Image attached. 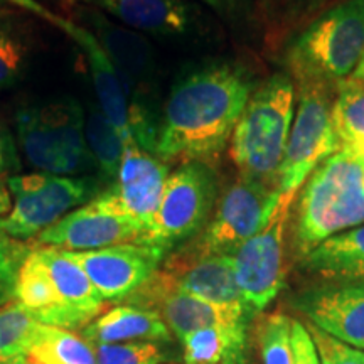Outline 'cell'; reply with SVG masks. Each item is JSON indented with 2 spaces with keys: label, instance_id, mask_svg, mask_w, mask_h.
Wrapping results in <instances>:
<instances>
[{
  "label": "cell",
  "instance_id": "6da1fadb",
  "mask_svg": "<svg viewBox=\"0 0 364 364\" xmlns=\"http://www.w3.org/2000/svg\"><path fill=\"white\" fill-rule=\"evenodd\" d=\"M252 97V81L233 65H209L184 76L157 127L154 156L164 162H208L225 150Z\"/></svg>",
  "mask_w": 364,
  "mask_h": 364
},
{
  "label": "cell",
  "instance_id": "7a4b0ae2",
  "mask_svg": "<svg viewBox=\"0 0 364 364\" xmlns=\"http://www.w3.org/2000/svg\"><path fill=\"white\" fill-rule=\"evenodd\" d=\"M364 225V166L341 149L322 161L299 194L292 225V250L302 260L318 243Z\"/></svg>",
  "mask_w": 364,
  "mask_h": 364
},
{
  "label": "cell",
  "instance_id": "3957f363",
  "mask_svg": "<svg viewBox=\"0 0 364 364\" xmlns=\"http://www.w3.org/2000/svg\"><path fill=\"white\" fill-rule=\"evenodd\" d=\"M294 108L295 85L287 75H273L252 93L231 135L230 154L241 177L277 189Z\"/></svg>",
  "mask_w": 364,
  "mask_h": 364
},
{
  "label": "cell",
  "instance_id": "277c9868",
  "mask_svg": "<svg viewBox=\"0 0 364 364\" xmlns=\"http://www.w3.org/2000/svg\"><path fill=\"white\" fill-rule=\"evenodd\" d=\"M364 48V0H346L295 39L287 65L299 85L338 86L353 75Z\"/></svg>",
  "mask_w": 364,
  "mask_h": 364
},
{
  "label": "cell",
  "instance_id": "5b68a950",
  "mask_svg": "<svg viewBox=\"0 0 364 364\" xmlns=\"http://www.w3.org/2000/svg\"><path fill=\"white\" fill-rule=\"evenodd\" d=\"M12 208L0 218V231L14 240L36 238L75 208L97 198L98 182L91 177L56 176L48 172L7 177Z\"/></svg>",
  "mask_w": 364,
  "mask_h": 364
},
{
  "label": "cell",
  "instance_id": "8992f818",
  "mask_svg": "<svg viewBox=\"0 0 364 364\" xmlns=\"http://www.w3.org/2000/svg\"><path fill=\"white\" fill-rule=\"evenodd\" d=\"M331 86L299 85V108L294 117L284 161L279 172L277 194L295 198L314 169L327 157L341 150L332 127Z\"/></svg>",
  "mask_w": 364,
  "mask_h": 364
},
{
  "label": "cell",
  "instance_id": "52a82bcc",
  "mask_svg": "<svg viewBox=\"0 0 364 364\" xmlns=\"http://www.w3.org/2000/svg\"><path fill=\"white\" fill-rule=\"evenodd\" d=\"M216 199V176L206 162L181 164L169 174L154 225L144 245H154L166 252L198 233L206 225Z\"/></svg>",
  "mask_w": 364,
  "mask_h": 364
},
{
  "label": "cell",
  "instance_id": "ba28073f",
  "mask_svg": "<svg viewBox=\"0 0 364 364\" xmlns=\"http://www.w3.org/2000/svg\"><path fill=\"white\" fill-rule=\"evenodd\" d=\"M295 198H280L267 225L231 255L235 279L248 311L262 312L285 280V231Z\"/></svg>",
  "mask_w": 364,
  "mask_h": 364
},
{
  "label": "cell",
  "instance_id": "9c48e42d",
  "mask_svg": "<svg viewBox=\"0 0 364 364\" xmlns=\"http://www.w3.org/2000/svg\"><path fill=\"white\" fill-rule=\"evenodd\" d=\"M279 204L275 188L238 177L216 204L215 215L196 241L188 257L233 255L245 241L257 235Z\"/></svg>",
  "mask_w": 364,
  "mask_h": 364
},
{
  "label": "cell",
  "instance_id": "30bf717a",
  "mask_svg": "<svg viewBox=\"0 0 364 364\" xmlns=\"http://www.w3.org/2000/svg\"><path fill=\"white\" fill-rule=\"evenodd\" d=\"M145 233L142 223L113 211L97 196L36 236L34 247L90 252L122 243H142Z\"/></svg>",
  "mask_w": 364,
  "mask_h": 364
},
{
  "label": "cell",
  "instance_id": "8fae6325",
  "mask_svg": "<svg viewBox=\"0 0 364 364\" xmlns=\"http://www.w3.org/2000/svg\"><path fill=\"white\" fill-rule=\"evenodd\" d=\"M66 253L86 272L105 302H117L144 289L157 273L167 252L154 245L122 243Z\"/></svg>",
  "mask_w": 364,
  "mask_h": 364
},
{
  "label": "cell",
  "instance_id": "7c38bea8",
  "mask_svg": "<svg viewBox=\"0 0 364 364\" xmlns=\"http://www.w3.org/2000/svg\"><path fill=\"white\" fill-rule=\"evenodd\" d=\"M169 174V164L132 140L125 144L117 179L110 188L98 194V199L113 211L142 223L149 233Z\"/></svg>",
  "mask_w": 364,
  "mask_h": 364
},
{
  "label": "cell",
  "instance_id": "4fadbf2b",
  "mask_svg": "<svg viewBox=\"0 0 364 364\" xmlns=\"http://www.w3.org/2000/svg\"><path fill=\"white\" fill-rule=\"evenodd\" d=\"M11 2H16L17 6L29 9L31 12L51 21L54 26L70 36L83 49L85 56L88 58L90 70L93 73V83L100 108H102L108 120L115 125V129L120 132L125 144L135 140L134 135H132V115H134V110H132L130 98L127 95V90L122 83L120 76H118L115 66L112 65L110 58H108L103 46L100 44L97 36L91 33L88 27L63 19L58 14L49 12L46 7L36 4L34 0H11Z\"/></svg>",
  "mask_w": 364,
  "mask_h": 364
},
{
  "label": "cell",
  "instance_id": "5bb4252c",
  "mask_svg": "<svg viewBox=\"0 0 364 364\" xmlns=\"http://www.w3.org/2000/svg\"><path fill=\"white\" fill-rule=\"evenodd\" d=\"M292 306L307 322L364 351V280L312 287L295 295Z\"/></svg>",
  "mask_w": 364,
  "mask_h": 364
},
{
  "label": "cell",
  "instance_id": "9a60e30c",
  "mask_svg": "<svg viewBox=\"0 0 364 364\" xmlns=\"http://www.w3.org/2000/svg\"><path fill=\"white\" fill-rule=\"evenodd\" d=\"M81 16H83L88 29L97 36L100 44L103 46L125 86L132 110L135 113L132 117V125L149 120L142 108H139L136 105L139 91H142L140 88H147L152 80L154 59L147 39L135 34L134 31L112 24L102 14L91 7L83 9Z\"/></svg>",
  "mask_w": 364,
  "mask_h": 364
},
{
  "label": "cell",
  "instance_id": "2e32d148",
  "mask_svg": "<svg viewBox=\"0 0 364 364\" xmlns=\"http://www.w3.org/2000/svg\"><path fill=\"white\" fill-rule=\"evenodd\" d=\"M145 285H150L147 295L156 306L154 311L161 314L172 336L179 341L191 332L208 329V327H223V329L248 327V318L252 317V314L243 309L216 306L191 294L181 292L164 282L159 273Z\"/></svg>",
  "mask_w": 364,
  "mask_h": 364
},
{
  "label": "cell",
  "instance_id": "e0dca14e",
  "mask_svg": "<svg viewBox=\"0 0 364 364\" xmlns=\"http://www.w3.org/2000/svg\"><path fill=\"white\" fill-rule=\"evenodd\" d=\"M159 277L181 292L191 294L206 302L248 311L236 284L233 260L230 255L188 257L182 253L167 263V270L159 273Z\"/></svg>",
  "mask_w": 364,
  "mask_h": 364
},
{
  "label": "cell",
  "instance_id": "ac0fdd59",
  "mask_svg": "<svg viewBox=\"0 0 364 364\" xmlns=\"http://www.w3.org/2000/svg\"><path fill=\"white\" fill-rule=\"evenodd\" d=\"M34 248L43 258L65 307L68 331L85 329L102 312L105 300L100 297L98 290L91 284L86 272L73 258L68 257L65 250L49 247Z\"/></svg>",
  "mask_w": 364,
  "mask_h": 364
},
{
  "label": "cell",
  "instance_id": "d6986e66",
  "mask_svg": "<svg viewBox=\"0 0 364 364\" xmlns=\"http://www.w3.org/2000/svg\"><path fill=\"white\" fill-rule=\"evenodd\" d=\"M127 27L149 34H184L191 26V11L184 0H83Z\"/></svg>",
  "mask_w": 364,
  "mask_h": 364
},
{
  "label": "cell",
  "instance_id": "ffe728a7",
  "mask_svg": "<svg viewBox=\"0 0 364 364\" xmlns=\"http://www.w3.org/2000/svg\"><path fill=\"white\" fill-rule=\"evenodd\" d=\"M91 346L118 343H171L172 332L154 309L120 306L105 312L83 329Z\"/></svg>",
  "mask_w": 364,
  "mask_h": 364
},
{
  "label": "cell",
  "instance_id": "44dd1931",
  "mask_svg": "<svg viewBox=\"0 0 364 364\" xmlns=\"http://www.w3.org/2000/svg\"><path fill=\"white\" fill-rule=\"evenodd\" d=\"M300 267L331 284L364 280V225L318 243L300 260Z\"/></svg>",
  "mask_w": 364,
  "mask_h": 364
},
{
  "label": "cell",
  "instance_id": "7402d4cb",
  "mask_svg": "<svg viewBox=\"0 0 364 364\" xmlns=\"http://www.w3.org/2000/svg\"><path fill=\"white\" fill-rule=\"evenodd\" d=\"M14 300L38 318L41 324L68 329V317L51 275L38 250L33 247L17 277Z\"/></svg>",
  "mask_w": 364,
  "mask_h": 364
},
{
  "label": "cell",
  "instance_id": "603a6c76",
  "mask_svg": "<svg viewBox=\"0 0 364 364\" xmlns=\"http://www.w3.org/2000/svg\"><path fill=\"white\" fill-rule=\"evenodd\" d=\"M41 112L56 136L63 161H65L66 176L86 169L88 164L93 161H91L88 144H86V117H83L81 105L75 100L66 98L41 107Z\"/></svg>",
  "mask_w": 364,
  "mask_h": 364
},
{
  "label": "cell",
  "instance_id": "cb8c5ba5",
  "mask_svg": "<svg viewBox=\"0 0 364 364\" xmlns=\"http://www.w3.org/2000/svg\"><path fill=\"white\" fill-rule=\"evenodd\" d=\"M17 136L27 162L34 169L48 174L66 176L65 161L58 147L53 129L41 112V107H24L16 115Z\"/></svg>",
  "mask_w": 364,
  "mask_h": 364
},
{
  "label": "cell",
  "instance_id": "d4e9b609",
  "mask_svg": "<svg viewBox=\"0 0 364 364\" xmlns=\"http://www.w3.org/2000/svg\"><path fill=\"white\" fill-rule=\"evenodd\" d=\"M332 127L341 149L359 154L364 149V83L349 76L336 86Z\"/></svg>",
  "mask_w": 364,
  "mask_h": 364
},
{
  "label": "cell",
  "instance_id": "484cf974",
  "mask_svg": "<svg viewBox=\"0 0 364 364\" xmlns=\"http://www.w3.org/2000/svg\"><path fill=\"white\" fill-rule=\"evenodd\" d=\"M27 359L38 364H97L95 348L73 331L43 326Z\"/></svg>",
  "mask_w": 364,
  "mask_h": 364
},
{
  "label": "cell",
  "instance_id": "4316f807",
  "mask_svg": "<svg viewBox=\"0 0 364 364\" xmlns=\"http://www.w3.org/2000/svg\"><path fill=\"white\" fill-rule=\"evenodd\" d=\"M85 134L91 161L98 167L100 174L105 179L115 181L125 152L124 136L108 120L102 108H93L88 113Z\"/></svg>",
  "mask_w": 364,
  "mask_h": 364
},
{
  "label": "cell",
  "instance_id": "83f0119b",
  "mask_svg": "<svg viewBox=\"0 0 364 364\" xmlns=\"http://www.w3.org/2000/svg\"><path fill=\"white\" fill-rule=\"evenodd\" d=\"M43 326L16 300L0 306V363L27 356Z\"/></svg>",
  "mask_w": 364,
  "mask_h": 364
},
{
  "label": "cell",
  "instance_id": "f1b7e54d",
  "mask_svg": "<svg viewBox=\"0 0 364 364\" xmlns=\"http://www.w3.org/2000/svg\"><path fill=\"white\" fill-rule=\"evenodd\" d=\"M292 317L270 312L257 321V346L262 364H294Z\"/></svg>",
  "mask_w": 364,
  "mask_h": 364
},
{
  "label": "cell",
  "instance_id": "f546056e",
  "mask_svg": "<svg viewBox=\"0 0 364 364\" xmlns=\"http://www.w3.org/2000/svg\"><path fill=\"white\" fill-rule=\"evenodd\" d=\"M95 356L97 364H162L169 359V353L159 343H118L97 344Z\"/></svg>",
  "mask_w": 364,
  "mask_h": 364
},
{
  "label": "cell",
  "instance_id": "4dcf8cb0",
  "mask_svg": "<svg viewBox=\"0 0 364 364\" xmlns=\"http://www.w3.org/2000/svg\"><path fill=\"white\" fill-rule=\"evenodd\" d=\"M26 56L27 48L22 36L11 22L0 19V91L19 80Z\"/></svg>",
  "mask_w": 364,
  "mask_h": 364
},
{
  "label": "cell",
  "instance_id": "1f68e13d",
  "mask_svg": "<svg viewBox=\"0 0 364 364\" xmlns=\"http://www.w3.org/2000/svg\"><path fill=\"white\" fill-rule=\"evenodd\" d=\"M33 247L0 231V306L14 300L17 277Z\"/></svg>",
  "mask_w": 364,
  "mask_h": 364
},
{
  "label": "cell",
  "instance_id": "d6a6232c",
  "mask_svg": "<svg viewBox=\"0 0 364 364\" xmlns=\"http://www.w3.org/2000/svg\"><path fill=\"white\" fill-rule=\"evenodd\" d=\"M309 334L316 344V349L321 358V364H364L363 349L343 343V341L332 338L327 332L321 331L311 322L306 324Z\"/></svg>",
  "mask_w": 364,
  "mask_h": 364
},
{
  "label": "cell",
  "instance_id": "836d02e7",
  "mask_svg": "<svg viewBox=\"0 0 364 364\" xmlns=\"http://www.w3.org/2000/svg\"><path fill=\"white\" fill-rule=\"evenodd\" d=\"M292 348L294 364H321L316 344H314L306 324L297 318L292 321Z\"/></svg>",
  "mask_w": 364,
  "mask_h": 364
},
{
  "label": "cell",
  "instance_id": "e575fe53",
  "mask_svg": "<svg viewBox=\"0 0 364 364\" xmlns=\"http://www.w3.org/2000/svg\"><path fill=\"white\" fill-rule=\"evenodd\" d=\"M21 169L19 156H17L16 144L11 134L0 125V176H7L11 172Z\"/></svg>",
  "mask_w": 364,
  "mask_h": 364
},
{
  "label": "cell",
  "instance_id": "d590c367",
  "mask_svg": "<svg viewBox=\"0 0 364 364\" xmlns=\"http://www.w3.org/2000/svg\"><path fill=\"white\" fill-rule=\"evenodd\" d=\"M203 2H206L209 7H213L218 12L230 14L231 11H235L240 0H203Z\"/></svg>",
  "mask_w": 364,
  "mask_h": 364
},
{
  "label": "cell",
  "instance_id": "8d00e7d4",
  "mask_svg": "<svg viewBox=\"0 0 364 364\" xmlns=\"http://www.w3.org/2000/svg\"><path fill=\"white\" fill-rule=\"evenodd\" d=\"M12 208V198L9 193L7 186L4 182H0V218L6 216Z\"/></svg>",
  "mask_w": 364,
  "mask_h": 364
},
{
  "label": "cell",
  "instance_id": "74e56055",
  "mask_svg": "<svg viewBox=\"0 0 364 364\" xmlns=\"http://www.w3.org/2000/svg\"><path fill=\"white\" fill-rule=\"evenodd\" d=\"M351 78L358 80V81H363V83H364V48H363L361 58H359L358 65H356V68H354V71H353Z\"/></svg>",
  "mask_w": 364,
  "mask_h": 364
},
{
  "label": "cell",
  "instance_id": "f35d334b",
  "mask_svg": "<svg viewBox=\"0 0 364 364\" xmlns=\"http://www.w3.org/2000/svg\"><path fill=\"white\" fill-rule=\"evenodd\" d=\"M0 364H27V356H21V358L11 359V361H6V363H0Z\"/></svg>",
  "mask_w": 364,
  "mask_h": 364
},
{
  "label": "cell",
  "instance_id": "ab89813d",
  "mask_svg": "<svg viewBox=\"0 0 364 364\" xmlns=\"http://www.w3.org/2000/svg\"><path fill=\"white\" fill-rule=\"evenodd\" d=\"M358 156H359V157H361V162H363V166H364V149L361 150V152H359V154H358Z\"/></svg>",
  "mask_w": 364,
  "mask_h": 364
},
{
  "label": "cell",
  "instance_id": "60d3db41",
  "mask_svg": "<svg viewBox=\"0 0 364 364\" xmlns=\"http://www.w3.org/2000/svg\"><path fill=\"white\" fill-rule=\"evenodd\" d=\"M27 364H38V363H33V361H29V359H27Z\"/></svg>",
  "mask_w": 364,
  "mask_h": 364
}]
</instances>
